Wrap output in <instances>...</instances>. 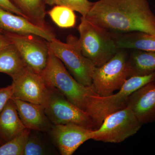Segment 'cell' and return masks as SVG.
Segmentation results:
<instances>
[{
	"mask_svg": "<svg viewBox=\"0 0 155 155\" xmlns=\"http://www.w3.org/2000/svg\"><path fill=\"white\" fill-rule=\"evenodd\" d=\"M84 17L113 35L135 31L155 35V15L148 0H99Z\"/></svg>",
	"mask_w": 155,
	"mask_h": 155,
	"instance_id": "cell-1",
	"label": "cell"
},
{
	"mask_svg": "<svg viewBox=\"0 0 155 155\" xmlns=\"http://www.w3.org/2000/svg\"><path fill=\"white\" fill-rule=\"evenodd\" d=\"M40 74L48 86L58 90L69 101L87 113L92 97L99 95L91 87L84 86L72 77L61 60L50 51L47 65Z\"/></svg>",
	"mask_w": 155,
	"mask_h": 155,
	"instance_id": "cell-2",
	"label": "cell"
},
{
	"mask_svg": "<svg viewBox=\"0 0 155 155\" xmlns=\"http://www.w3.org/2000/svg\"><path fill=\"white\" fill-rule=\"evenodd\" d=\"M78 30L80 35L78 43L81 52L95 67L102 66L118 51L114 35L85 17L81 18Z\"/></svg>",
	"mask_w": 155,
	"mask_h": 155,
	"instance_id": "cell-3",
	"label": "cell"
},
{
	"mask_svg": "<svg viewBox=\"0 0 155 155\" xmlns=\"http://www.w3.org/2000/svg\"><path fill=\"white\" fill-rule=\"evenodd\" d=\"M50 51L61 60L73 77L84 86L91 87L95 66L84 57L78 43V38L73 35L67 37L64 43L57 38L47 41Z\"/></svg>",
	"mask_w": 155,
	"mask_h": 155,
	"instance_id": "cell-4",
	"label": "cell"
},
{
	"mask_svg": "<svg viewBox=\"0 0 155 155\" xmlns=\"http://www.w3.org/2000/svg\"><path fill=\"white\" fill-rule=\"evenodd\" d=\"M153 81H155V72L148 75L132 76L115 94L104 97L93 96L90 114L97 128L106 116L126 107L127 100L134 92Z\"/></svg>",
	"mask_w": 155,
	"mask_h": 155,
	"instance_id": "cell-5",
	"label": "cell"
},
{
	"mask_svg": "<svg viewBox=\"0 0 155 155\" xmlns=\"http://www.w3.org/2000/svg\"><path fill=\"white\" fill-rule=\"evenodd\" d=\"M45 113L54 125L75 124L95 130L97 127L88 113L69 101L58 90L49 87Z\"/></svg>",
	"mask_w": 155,
	"mask_h": 155,
	"instance_id": "cell-6",
	"label": "cell"
},
{
	"mask_svg": "<svg viewBox=\"0 0 155 155\" xmlns=\"http://www.w3.org/2000/svg\"><path fill=\"white\" fill-rule=\"evenodd\" d=\"M141 126L133 112L126 107L106 116L98 128L92 130L91 139L119 143L136 134Z\"/></svg>",
	"mask_w": 155,
	"mask_h": 155,
	"instance_id": "cell-7",
	"label": "cell"
},
{
	"mask_svg": "<svg viewBox=\"0 0 155 155\" xmlns=\"http://www.w3.org/2000/svg\"><path fill=\"white\" fill-rule=\"evenodd\" d=\"M127 54L119 49L110 60L100 67H96L92 76L91 87L100 96H107L119 90L130 77Z\"/></svg>",
	"mask_w": 155,
	"mask_h": 155,
	"instance_id": "cell-8",
	"label": "cell"
},
{
	"mask_svg": "<svg viewBox=\"0 0 155 155\" xmlns=\"http://www.w3.org/2000/svg\"><path fill=\"white\" fill-rule=\"evenodd\" d=\"M4 33L15 46L27 66L40 74L46 67L49 57L47 41L34 35L19 34L5 31Z\"/></svg>",
	"mask_w": 155,
	"mask_h": 155,
	"instance_id": "cell-9",
	"label": "cell"
},
{
	"mask_svg": "<svg viewBox=\"0 0 155 155\" xmlns=\"http://www.w3.org/2000/svg\"><path fill=\"white\" fill-rule=\"evenodd\" d=\"M12 79L14 97L44 107L48 96L49 87L40 73L27 66Z\"/></svg>",
	"mask_w": 155,
	"mask_h": 155,
	"instance_id": "cell-10",
	"label": "cell"
},
{
	"mask_svg": "<svg viewBox=\"0 0 155 155\" xmlns=\"http://www.w3.org/2000/svg\"><path fill=\"white\" fill-rule=\"evenodd\" d=\"M92 129L75 124L53 125L48 131L62 155H72L85 142L91 139Z\"/></svg>",
	"mask_w": 155,
	"mask_h": 155,
	"instance_id": "cell-11",
	"label": "cell"
},
{
	"mask_svg": "<svg viewBox=\"0 0 155 155\" xmlns=\"http://www.w3.org/2000/svg\"><path fill=\"white\" fill-rule=\"evenodd\" d=\"M126 107L133 112L142 125L155 122V81L147 84L131 94Z\"/></svg>",
	"mask_w": 155,
	"mask_h": 155,
	"instance_id": "cell-12",
	"label": "cell"
},
{
	"mask_svg": "<svg viewBox=\"0 0 155 155\" xmlns=\"http://www.w3.org/2000/svg\"><path fill=\"white\" fill-rule=\"evenodd\" d=\"M0 29L19 34H32L51 41L56 38L51 27L44 28L34 24L24 17L0 8Z\"/></svg>",
	"mask_w": 155,
	"mask_h": 155,
	"instance_id": "cell-13",
	"label": "cell"
},
{
	"mask_svg": "<svg viewBox=\"0 0 155 155\" xmlns=\"http://www.w3.org/2000/svg\"><path fill=\"white\" fill-rule=\"evenodd\" d=\"M18 114L25 127L33 131L48 132L53 125L41 105L12 98Z\"/></svg>",
	"mask_w": 155,
	"mask_h": 155,
	"instance_id": "cell-14",
	"label": "cell"
},
{
	"mask_svg": "<svg viewBox=\"0 0 155 155\" xmlns=\"http://www.w3.org/2000/svg\"><path fill=\"white\" fill-rule=\"evenodd\" d=\"M25 128L11 99L0 113V138L7 142L20 134Z\"/></svg>",
	"mask_w": 155,
	"mask_h": 155,
	"instance_id": "cell-15",
	"label": "cell"
},
{
	"mask_svg": "<svg viewBox=\"0 0 155 155\" xmlns=\"http://www.w3.org/2000/svg\"><path fill=\"white\" fill-rule=\"evenodd\" d=\"M114 36L118 49H130L155 51V35L135 31Z\"/></svg>",
	"mask_w": 155,
	"mask_h": 155,
	"instance_id": "cell-16",
	"label": "cell"
},
{
	"mask_svg": "<svg viewBox=\"0 0 155 155\" xmlns=\"http://www.w3.org/2000/svg\"><path fill=\"white\" fill-rule=\"evenodd\" d=\"M127 64L130 77L151 74L155 71V51L135 50Z\"/></svg>",
	"mask_w": 155,
	"mask_h": 155,
	"instance_id": "cell-17",
	"label": "cell"
},
{
	"mask_svg": "<svg viewBox=\"0 0 155 155\" xmlns=\"http://www.w3.org/2000/svg\"><path fill=\"white\" fill-rule=\"evenodd\" d=\"M27 67L22 56L13 44L0 50V72L11 78L19 75Z\"/></svg>",
	"mask_w": 155,
	"mask_h": 155,
	"instance_id": "cell-18",
	"label": "cell"
},
{
	"mask_svg": "<svg viewBox=\"0 0 155 155\" xmlns=\"http://www.w3.org/2000/svg\"><path fill=\"white\" fill-rule=\"evenodd\" d=\"M26 19L34 24L49 28L45 20L46 11L45 0H11Z\"/></svg>",
	"mask_w": 155,
	"mask_h": 155,
	"instance_id": "cell-19",
	"label": "cell"
},
{
	"mask_svg": "<svg viewBox=\"0 0 155 155\" xmlns=\"http://www.w3.org/2000/svg\"><path fill=\"white\" fill-rule=\"evenodd\" d=\"M53 22L61 28H72L76 23V16L72 9L61 5H56L48 12Z\"/></svg>",
	"mask_w": 155,
	"mask_h": 155,
	"instance_id": "cell-20",
	"label": "cell"
},
{
	"mask_svg": "<svg viewBox=\"0 0 155 155\" xmlns=\"http://www.w3.org/2000/svg\"><path fill=\"white\" fill-rule=\"evenodd\" d=\"M31 131L25 128L19 135L0 146V155H23L25 143Z\"/></svg>",
	"mask_w": 155,
	"mask_h": 155,
	"instance_id": "cell-21",
	"label": "cell"
},
{
	"mask_svg": "<svg viewBox=\"0 0 155 155\" xmlns=\"http://www.w3.org/2000/svg\"><path fill=\"white\" fill-rule=\"evenodd\" d=\"M46 5H49L66 6L74 11L80 13L85 17L91 8L94 2L89 0H45Z\"/></svg>",
	"mask_w": 155,
	"mask_h": 155,
	"instance_id": "cell-22",
	"label": "cell"
},
{
	"mask_svg": "<svg viewBox=\"0 0 155 155\" xmlns=\"http://www.w3.org/2000/svg\"><path fill=\"white\" fill-rule=\"evenodd\" d=\"M31 131L25 143L23 155L48 154L47 150L41 139L36 133Z\"/></svg>",
	"mask_w": 155,
	"mask_h": 155,
	"instance_id": "cell-23",
	"label": "cell"
},
{
	"mask_svg": "<svg viewBox=\"0 0 155 155\" xmlns=\"http://www.w3.org/2000/svg\"><path fill=\"white\" fill-rule=\"evenodd\" d=\"M13 97V89L12 85L7 87L0 88V113L6 104Z\"/></svg>",
	"mask_w": 155,
	"mask_h": 155,
	"instance_id": "cell-24",
	"label": "cell"
},
{
	"mask_svg": "<svg viewBox=\"0 0 155 155\" xmlns=\"http://www.w3.org/2000/svg\"><path fill=\"white\" fill-rule=\"evenodd\" d=\"M0 8L4 9L6 11L11 12L13 14L19 15L25 18L21 11H19V9L14 5L11 0H0Z\"/></svg>",
	"mask_w": 155,
	"mask_h": 155,
	"instance_id": "cell-25",
	"label": "cell"
},
{
	"mask_svg": "<svg viewBox=\"0 0 155 155\" xmlns=\"http://www.w3.org/2000/svg\"><path fill=\"white\" fill-rule=\"evenodd\" d=\"M11 44H12V42L4 32H0V50Z\"/></svg>",
	"mask_w": 155,
	"mask_h": 155,
	"instance_id": "cell-26",
	"label": "cell"
},
{
	"mask_svg": "<svg viewBox=\"0 0 155 155\" xmlns=\"http://www.w3.org/2000/svg\"><path fill=\"white\" fill-rule=\"evenodd\" d=\"M3 140H2V139L0 138V146L2 145V144H3Z\"/></svg>",
	"mask_w": 155,
	"mask_h": 155,
	"instance_id": "cell-27",
	"label": "cell"
},
{
	"mask_svg": "<svg viewBox=\"0 0 155 155\" xmlns=\"http://www.w3.org/2000/svg\"><path fill=\"white\" fill-rule=\"evenodd\" d=\"M4 32V31L2 30V29H0V32H2V33H3V32Z\"/></svg>",
	"mask_w": 155,
	"mask_h": 155,
	"instance_id": "cell-28",
	"label": "cell"
}]
</instances>
